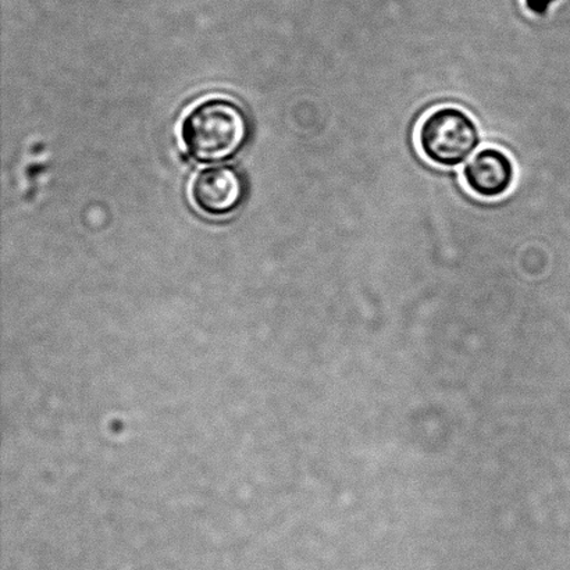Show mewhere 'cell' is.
I'll return each instance as SVG.
<instances>
[{
	"label": "cell",
	"mask_w": 570,
	"mask_h": 570,
	"mask_svg": "<svg viewBox=\"0 0 570 570\" xmlns=\"http://www.w3.org/2000/svg\"><path fill=\"white\" fill-rule=\"evenodd\" d=\"M247 195L242 173L230 166L209 167L198 173L191 186V198L200 214L226 217L242 208Z\"/></svg>",
	"instance_id": "3"
},
{
	"label": "cell",
	"mask_w": 570,
	"mask_h": 570,
	"mask_svg": "<svg viewBox=\"0 0 570 570\" xmlns=\"http://www.w3.org/2000/svg\"><path fill=\"white\" fill-rule=\"evenodd\" d=\"M515 173V165L504 150L484 148L463 167V180L476 197L497 199L511 191Z\"/></svg>",
	"instance_id": "4"
},
{
	"label": "cell",
	"mask_w": 570,
	"mask_h": 570,
	"mask_svg": "<svg viewBox=\"0 0 570 570\" xmlns=\"http://www.w3.org/2000/svg\"><path fill=\"white\" fill-rule=\"evenodd\" d=\"M424 159L440 167H458L471 158L482 144L478 122L456 106L430 111L417 130Z\"/></svg>",
	"instance_id": "2"
},
{
	"label": "cell",
	"mask_w": 570,
	"mask_h": 570,
	"mask_svg": "<svg viewBox=\"0 0 570 570\" xmlns=\"http://www.w3.org/2000/svg\"><path fill=\"white\" fill-rule=\"evenodd\" d=\"M249 134V120L242 106L222 98L195 106L181 126L184 145L200 164L236 158L247 145Z\"/></svg>",
	"instance_id": "1"
}]
</instances>
